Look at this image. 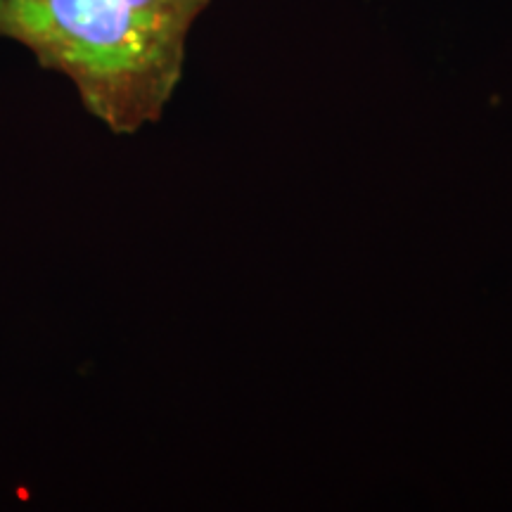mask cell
<instances>
[{
    "mask_svg": "<svg viewBox=\"0 0 512 512\" xmlns=\"http://www.w3.org/2000/svg\"><path fill=\"white\" fill-rule=\"evenodd\" d=\"M211 0H0V41L72 83L117 136L162 119Z\"/></svg>",
    "mask_w": 512,
    "mask_h": 512,
    "instance_id": "cell-1",
    "label": "cell"
}]
</instances>
